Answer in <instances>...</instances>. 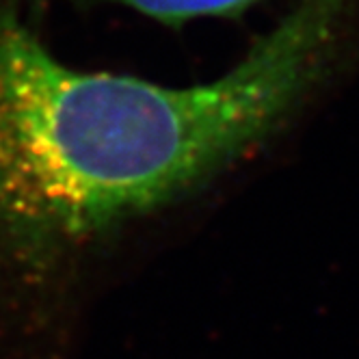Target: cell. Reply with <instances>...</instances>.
I'll list each match as a JSON object with an SVG mask.
<instances>
[{
  "mask_svg": "<svg viewBox=\"0 0 359 359\" xmlns=\"http://www.w3.org/2000/svg\"><path fill=\"white\" fill-rule=\"evenodd\" d=\"M346 0H299L225 74L189 87L59 61L0 0V260L50 275L201 191L305 104Z\"/></svg>",
  "mask_w": 359,
  "mask_h": 359,
  "instance_id": "obj_1",
  "label": "cell"
},
{
  "mask_svg": "<svg viewBox=\"0 0 359 359\" xmlns=\"http://www.w3.org/2000/svg\"><path fill=\"white\" fill-rule=\"evenodd\" d=\"M113 3L163 24H182L197 18L236 15L258 0H113Z\"/></svg>",
  "mask_w": 359,
  "mask_h": 359,
  "instance_id": "obj_2",
  "label": "cell"
}]
</instances>
